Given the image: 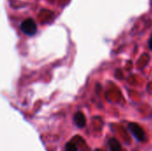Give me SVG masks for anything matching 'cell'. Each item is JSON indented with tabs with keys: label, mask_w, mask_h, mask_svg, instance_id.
<instances>
[{
	"label": "cell",
	"mask_w": 152,
	"mask_h": 151,
	"mask_svg": "<svg viewBox=\"0 0 152 151\" xmlns=\"http://www.w3.org/2000/svg\"><path fill=\"white\" fill-rule=\"evenodd\" d=\"M148 45H149V48H150V49L152 51V35H151V36L150 37V39H149Z\"/></svg>",
	"instance_id": "cell-6"
},
{
	"label": "cell",
	"mask_w": 152,
	"mask_h": 151,
	"mask_svg": "<svg viewBox=\"0 0 152 151\" xmlns=\"http://www.w3.org/2000/svg\"><path fill=\"white\" fill-rule=\"evenodd\" d=\"M108 147L110 151H123L121 144L114 138H111L108 141Z\"/></svg>",
	"instance_id": "cell-4"
},
{
	"label": "cell",
	"mask_w": 152,
	"mask_h": 151,
	"mask_svg": "<svg viewBox=\"0 0 152 151\" xmlns=\"http://www.w3.org/2000/svg\"><path fill=\"white\" fill-rule=\"evenodd\" d=\"M128 130L131 132L133 136L138 141V142H145L146 140V134L144 130L135 123H128L127 125Z\"/></svg>",
	"instance_id": "cell-2"
},
{
	"label": "cell",
	"mask_w": 152,
	"mask_h": 151,
	"mask_svg": "<svg viewBox=\"0 0 152 151\" xmlns=\"http://www.w3.org/2000/svg\"><path fill=\"white\" fill-rule=\"evenodd\" d=\"M65 151H77V148L74 143L68 142L65 145Z\"/></svg>",
	"instance_id": "cell-5"
},
{
	"label": "cell",
	"mask_w": 152,
	"mask_h": 151,
	"mask_svg": "<svg viewBox=\"0 0 152 151\" xmlns=\"http://www.w3.org/2000/svg\"><path fill=\"white\" fill-rule=\"evenodd\" d=\"M20 30L28 35V36H34L36 33H37V24L36 22L32 20V19H26L24 20L21 23H20Z\"/></svg>",
	"instance_id": "cell-1"
},
{
	"label": "cell",
	"mask_w": 152,
	"mask_h": 151,
	"mask_svg": "<svg viewBox=\"0 0 152 151\" xmlns=\"http://www.w3.org/2000/svg\"><path fill=\"white\" fill-rule=\"evenodd\" d=\"M73 120H74L75 125H76L78 128H83V127H85L86 125V117H85V115H84L81 111H78V112H76V113H75L74 117H73Z\"/></svg>",
	"instance_id": "cell-3"
},
{
	"label": "cell",
	"mask_w": 152,
	"mask_h": 151,
	"mask_svg": "<svg viewBox=\"0 0 152 151\" xmlns=\"http://www.w3.org/2000/svg\"><path fill=\"white\" fill-rule=\"evenodd\" d=\"M95 151H101V150H95Z\"/></svg>",
	"instance_id": "cell-7"
}]
</instances>
